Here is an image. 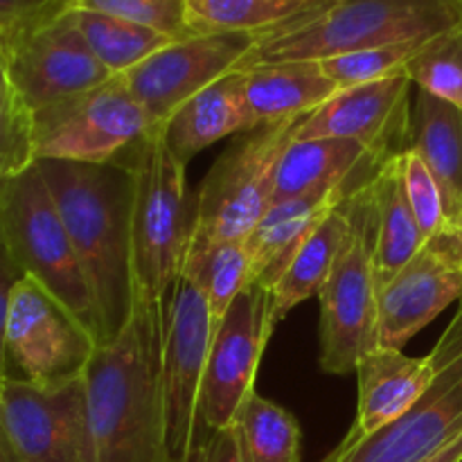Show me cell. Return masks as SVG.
<instances>
[{
	"label": "cell",
	"mask_w": 462,
	"mask_h": 462,
	"mask_svg": "<svg viewBox=\"0 0 462 462\" xmlns=\"http://www.w3.org/2000/svg\"><path fill=\"white\" fill-rule=\"evenodd\" d=\"M165 305L135 296L126 328L86 365L95 462H171L161 391Z\"/></svg>",
	"instance_id": "6da1fadb"
},
{
	"label": "cell",
	"mask_w": 462,
	"mask_h": 462,
	"mask_svg": "<svg viewBox=\"0 0 462 462\" xmlns=\"http://www.w3.org/2000/svg\"><path fill=\"white\" fill-rule=\"evenodd\" d=\"M97 305L102 346L134 314V171L111 162L36 161Z\"/></svg>",
	"instance_id": "7a4b0ae2"
},
{
	"label": "cell",
	"mask_w": 462,
	"mask_h": 462,
	"mask_svg": "<svg viewBox=\"0 0 462 462\" xmlns=\"http://www.w3.org/2000/svg\"><path fill=\"white\" fill-rule=\"evenodd\" d=\"M462 25L456 0H334L329 7L257 39L239 70L260 63L323 61L377 45L429 41Z\"/></svg>",
	"instance_id": "3957f363"
},
{
	"label": "cell",
	"mask_w": 462,
	"mask_h": 462,
	"mask_svg": "<svg viewBox=\"0 0 462 462\" xmlns=\"http://www.w3.org/2000/svg\"><path fill=\"white\" fill-rule=\"evenodd\" d=\"M122 161L134 171V284L135 296L167 302L183 269L194 224V194L185 165L165 144L161 126L131 144Z\"/></svg>",
	"instance_id": "277c9868"
},
{
	"label": "cell",
	"mask_w": 462,
	"mask_h": 462,
	"mask_svg": "<svg viewBox=\"0 0 462 462\" xmlns=\"http://www.w3.org/2000/svg\"><path fill=\"white\" fill-rule=\"evenodd\" d=\"M0 237L23 275L59 298L102 346L93 291L36 165L0 185Z\"/></svg>",
	"instance_id": "5b68a950"
},
{
	"label": "cell",
	"mask_w": 462,
	"mask_h": 462,
	"mask_svg": "<svg viewBox=\"0 0 462 462\" xmlns=\"http://www.w3.org/2000/svg\"><path fill=\"white\" fill-rule=\"evenodd\" d=\"M373 179L350 194V230L332 275L319 296L320 368L329 374L355 373L356 364L379 346Z\"/></svg>",
	"instance_id": "8992f818"
},
{
	"label": "cell",
	"mask_w": 462,
	"mask_h": 462,
	"mask_svg": "<svg viewBox=\"0 0 462 462\" xmlns=\"http://www.w3.org/2000/svg\"><path fill=\"white\" fill-rule=\"evenodd\" d=\"M300 120L246 131L230 144L194 194L188 246L246 239L271 208L275 171Z\"/></svg>",
	"instance_id": "52a82bcc"
},
{
	"label": "cell",
	"mask_w": 462,
	"mask_h": 462,
	"mask_svg": "<svg viewBox=\"0 0 462 462\" xmlns=\"http://www.w3.org/2000/svg\"><path fill=\"white\" fill-rule=\"evenodd\" d=\"M215 319L206 296L188 275H179L165 305L161 391L171 462H197L208 442L201 422L203 379Z\"/></svg>",
	"instance_id": "ba28073f"
},
{
	"label": "cell",
	"mask_w": 462,
	"mask_h": 462,
	"mask_svg": "<svg viewBox=\"0 0 462 462\" xmlns=\"http://www.w3.org/2000/svg\"><path fill=\"white\" fill-rule=\"evenodd\" d=\"M97 338L36 280L23 275L14 289L5 329L7 379L57 386L84 377Z\"/></svg>",
	"instance_id": "9c48e42d"
},
{
	"label": "cell",
	"mask_w": 462,
	"mask_h": 462,
	"mask_svg": "<svg viewBox=\"0 0 462 462\" xmlns=\"http://www.w3.org/2000/svg\"><path fill=\"white\" fill-rule=\"evenodd\" d=\"M436 374L402 418L365 438H343L337 462H422L462 433V305L431 350Z\"/></svg>",
	"instance_id": "30bf717a"
},
{
	"label": "cell",
	"mask_w": 462,
	"mask_h": 462,
	"mask_svg": "<svg viewBox=\"0 0 462 462\" xmlns=\"http://www.w3.org/2000/svg\"><path fill=\"white\" fill-rule=\"evenodd\" d=\"M153 125L122 77L34 113L36 161L111 162Z\"/></svg>",
	"instance_id": "8fae6325"
},
{
	"label": "cell",
	"mask_w": 462,
	"mask_h": 462,
	"mask_svg": "<svg viewBox=\"0 0 462 462\" xmlns=\"http://www.w3.org/2000/svg\"><path fill=\"white\" fill-rule=\"evenodd\" d=\"M0 424L21 462H95L84 377L57 386L5 379Z\"/></svg>",
	"instance_id": "7c38bea8"
},
{
	"label": "cell",
	"mask_w": 462,
	"mask_h": 462,
	"mask_svg": "<svg viewBox=\"0 0 462 462\" xmlns=\"http://www.w3.org/2000/svg\"><path fill=\"white\" fill-rule=\"evenodd\" d=\"M271 334L269 291L257 282L248 284L212 332L201 397V422L208 436L228 431L255 391V374Z\"/></svg>",
	"instance_id": "4fadbf2b"
},
{
	"label": "cell",
	"mask_w": 462,
	"mask_h": 462,
	"mask_svg": "<svg viewBox=\"0 0 462 462\" xmlns=\"http://www.w3.org/2000/svg\"><path fill=\"white\" fill-rule=\"evenodd\" d=\"M9 81L32 113L97 88L111 72L86 45L72 12L0 45Z\"/></svg>",
	"instance_id": "5bb4252c"
},
{
	"label": "cell",
	"mask_w": 462,
	"mask_h": 462,
	"mask_svg": "<svg viewBox=\"0 0 462 462\" xmlns=\"http://www.w3.org/2000/svg\"><path fill=\"white\" fill-rule=\"evenodd\" d=\"M255 43L253 34H189L120 77L152 125L161 126L180 104L239 70Z\"/></svg>",
	"instance_id": "9a60e30c"
},
{
	"label": "cell",
	"mask_w": 462,
	"mask_h": 462,
	"mask_svg": "<svg viewBox=\"0 0 462 462\" xmlns=\"http://www.w3.org/2000/svg\"><path fill=\"white\" fill-rule=\"evenodd\" d=\"M456 300H462V233L447 228L379 289V347L402 350Z\"/></svg>",
	"instance_id": "2e32d148"
},
{
	"label": "cell",
	"mask_w": 462,
	"mask_h": 462,
	"mask_svg": "<svg viewBox=\"0 0 462 462\" xmlns=\"http://www.w3.org/2000/svg\"><path fill=\"white\" fill-rule=\"evenodd\" d=\"M411 84L406 72L341 88L323 106L302 117L293 140H350L368 149L379 162L409 149Z\"/></svg>",
	"instance_id": "e0dca14e"
},
{
	"label": "cell",
	"mask_w": 462,
	"mask_h": 462,
	"mask_svg": "<svg viewBox=\"0 0 462 462\" xmlns=\"http://www.w3.org/2000/svg\"><path fill=\"white\" fill-rule=\"evenodd\" d=\"M379 170H368L343 183L323 185L311 192L298 194L282 203H273L264 212L255 228L251 230L246 244L251 278L269 291L287 266L289 257L305 242L307 235L355 189L368 183Z\"/></svg>",
	"instance_id": "ac0fdd59"
},
{
	"label": "cell",
	"mask_w": 462,
	"mask_h": 462,
	"mask_svg": "<svg viewBox=\"0 0 462 462\" xmlns=\"http://www.w3.org/2000/svg\"><path fill=\"white\" fill-rule=\"evenodd\" d=\"M356 418L350 438L382 431L406 413L424 395L436 374L433 355L415 359L402 350L374 347L356 364Z\"/></svg>",
	"instance_id": "d6986e66"
},
{
	"label": "cell",
	"mask_w": 462,
	"mask_h": 462,
	"mask_svg": "<svg viewBox=\"0 0 462 462\" xmlns=\"http://www.w3.org/2000/svg\"><path fill=\"white\" fill-rule=\"evenodd\" d=\"M242 93L251 131L302 120L338 93L319 61H278L242 70Z\"/></svg>",
	"instance_id": "ffe728a7"
},
{
	"label": "cell",
	"mask_w": 462,
	"mask_h": 462,
	"mask_svg": "<svg viewBox=\"0 0 462 462\" xmlns=\"http://www.w3.org/2000/svg\"><path fill=\"white\" fill-rule=\"evenodd\" d=\"M161 129L170 152L185 167L197 153L219 140L251 131L242 93V70L230 72L180 104Z\"/></svg>",
	"instance_id": "44dd1931"
},
{
	"label": "cell",
	"mask_w": 462,
	"mask_h": 462,
	"mask_svg": "<svg viewBox=\"0 0 462 462\" xmlns=\"http://www.w3.org/2000/svg\"><path fill=\"white\" fill-rule=\"evenodd\" d=\"M409 149L436 176L447 217L458 228L462 212V111L454 104L418 90L411 111Z\"/></svg>",
	"instance_id": "7402d4cb"
},
{
	"label": "cell",
	"mask_w": 462,
	"mask_h": 462,
	"mask_svg": "<svg viewBox=\"0 0 462 462\" xmlns=\"http://www.w3.org/2000/svg\"><path fill=\"white\" fill-rule=\"evenodd\" d=\"M347 230H350V194L307 235L305 242L293 251L280 278L269 289L273 329L300 302L320 296L337 264Z\"/></svg>",
	"instance_id": "603a6c76"
},
{
	"label": "cell",
	"mask_w": 462,
	"mask_h": 462,
	"mask_svg": "<svg viewBox=\"0 0 462 462\" xmlns=\"http://www.w3.org/2000/svg\"><path fill=\"white\" fill-rule=\"evenodd\" d=\"M382 165L383 162H379L368 149L350 140H291L275 171L271 206L323 185L343 183L361 171L379 170Z\"/></svg>",
	"instance_id": "cb8c5ba5"
},
{
	"label": "cell",
	"mask_w": 462,
	"mask_h": 462,
	"mask_svg": "<svg viewBox=\"0 0 462 462\" xmlns=\"http://www.w3.org/2000/svg\"><path fill=\"white\" fill-rule=\"evenodd\" d=\"M400 156H393L391 161L383 162L373 179L374 215H377L374 269H377L379 289L395 278L427 242L406 199Z\"/></svg>",
	"instance_id": "d4e9b609"
},
{
	"label": "cell",
	"mask_w": 462,
	"mask_h": 462,
	"mask_svg": "<svg viewBox=\"0 0 462 462\" xmlns=\"http://www.w3.org/2000/svg\"><path fill=\"white\" fill-rule=\"evenodd\" d=\"M334 0H185L189 34H253L257 39L329 7Z\"/></svg>",
	"instance_id": "484cf974"
},
{
	"label": "cell",
	"mask_w": 462,
	"mask_h": 462,
	"mask_svg": "<svg viewBox=\"0 0 462 462\" xmlns=\"http://www.w3.org/2000/svg\"><path fill=\"white\" fill-rule=\"evenodd\" d=\"M239 462H300V427L275 402L253 391L233 427Z\"/></svg>",
	"instance_id": "4316f807"
},
{
	"label": "cell",
	"mask_w": 462,
	"mask_h": 462,
	"mask_svg": "<svg viewBox=\"0 0 462 462\" xmlns=\"http://www.w3.org/2000/svg\"><path fill=\"white\" fill-rule=\"evenodd\" d=\"M72 16H75L77 27H79L90 52L113 77L126 75L144 59L176 41L152 27L108 16V14L72 9Z\"/></svg>",
	"instance_id": "83f0119b"
},
{
	"label": "cell",
	"mask_w": 462,
	"mask_h": 462,
	"mask_svg": "<svg viewBox=\"0 0 462 462\" xmlns=\"http://www.w3.org/2000/svg\"><path fill=\"white\" fill-rule=\"evenodd\" d=\"M180 275H188L199 284L217 325L235 298L253 284L246 244L244 239H224L203 246H188Z\"/></svg>",
	"instance_id": "f1b7e54d"
},
{
	"label": "cell",
	"mask_w": 462,
	"mask_h": 462,
	"mask_svg": "<svg viewBox=\"0 0 462 462\" xmlns=\"http://www.w3.org/2000/svg\"><path fill=\"white\" fill-rule=\"evenodd\" d=\"M404 72L415 88L445 99L462 111V25L420 45Z\"/></svg>",
	"instance_id": "f546056e"
},
{
	"label": "cell",
	"mask_w": 462,
	"mask_h": 462,
	"mask_svg": "<svg viewBox=\"0 0 462 462\" xmlns=\"http://www.w3.org/2000/svg\"><path fill=\"white\" fill-rule=\"evenodd\" d=\"M34 162V113L9 81L0 54V185L27 171Z\"/></svg>",
	"instance_id": "4dcf8cb0"
},
{
	"label": "cell",
	"mask_w": 462,
	"mask_h": 462,
	"mask_svg": "<svg viewBox=\"0 0 462 462\" xmlns=\"http://www.w3.org/2000/svg\"><path fill=\"white\" fill-rule=\"evenodd\" d=\"M422 43H427V41L377 45V48L337 54V57L323 59L319 63L338 90L352 88V86L370 84V81L386 79V77L397 75V72H404L409 59L418 52Z\"/></svg>",
	"instance_id": "1f68e13d"
},
{
	"label": "cell",
	"mask_w": 462,
	"mask_h": 462,
	"mask_svg": "<svg viewBox=\"0 0 462 462\" xmlns=\"http://www.w3.org/2000/svg\"><path fill=\"white\" fill-rule=\"evenodd\" d=\"M402 162V180H404V192L409 199V206L413 210L415 221L422 230L424 239H431L436 235L445 233L447 228H454L447 217L445 197L438 185L436 176L431 174L422 158L415 152L406 149L400 156Z\"/></svg>",
	"instance_id": "d6a6232c"
},
{
	"label": "cell",
	"mask_w": 462,
	"mask_h": 462,
	"mask_svg": "<svg viewBox=\"0 0 462 462\" xmlns=\"http://www.w3.org/2000/svg\"><path fill=\"white\" fill-rule=\"evenodd\" d=\"M77 9L125 18L162 32L171 39L189 36L185 23V0H79Z\"/></svg>",
	"instance_id": "836d02e7"
},
{
	"label": "cell",
	"mask_w": 462,
	"mask_h": 462,
	"mask_svg": "<svg viewBox=\"0 0 462 462\" xmlns=\"http://www.w3.org/2000/svg\"><path fill=\"white\" fill-rule=\"evenodd\" d=\"M79 0H0V45L77 9Z\"/></svg>",
	"instance_id": "e575fe53"
},
{
	"label": "cell",
	"mask_w": 462,
	"mask_h": 462,
	"mask_svg": "<svg viewBox=\"0 0 462 462\" xmlns=\"http://www.w3.org/2000/svg\"><path fill=\"white\" fill-rule=\"evenodd\" d=\"M21 278L23 271L18 269L12 253L7 251L3 237H0V383L7 379V374H5V329H7L9 305H12L14 289Z\"/></svg>",
	"instance_id": "d590c367"
},
{
	"label": "cell",
	"mask_w": 462,
	"mask_h": 462,
	"mask_svg": "<svg viewBox=\"0 0 462 462\" xmlns=\"http://www.w3.org/2000/svg\"><path fill=\"white\" fill-rule=\"evenodd\" d=\"M197 462H239L233 433H212L206 445L201 447V451H199Z\"/></svg>",
	"instance_id": "8d00e7d4"
},
{
	"label": "cell",
	"mask_w": 462,
	"mask_h": 462,
	"mask_svg": "<svg viewBox=\"0 0 462 462\" xmlns=\"http://www.w3.org/2000/svg\"><path fill=\"white\" fill-rule=\"evenodd\" d=\"M422 462H462V433L460 436H456L449 445L438 449L436 454H431Z\"/></svg>",
	"instance_id": "74e56055"
},
{
	"label": "cell",
	"mask_w": 462,
	"mask_h": 462,
	"mask_svg": "<svg viewBox=\"0 0 462 462\" xmlns=\"http://www.w3.org/2000/svg\"><path fill=\"white\" fill-rule=\"evenodd\" d=\"M0 462H21L18 460L16 451H14L12 442H9L7 433H5L3 424H0Z\"/></svg>",
	"instance_id": "f35d334b"
},
{
	"label": "cell",
	"mask_w": 462,
	"mask_h": 462,
	"mask_svg": "<svg viewBox=\"0 0 462 462\" xmlns=\"http://www.w3.org/2000/svg\"><path fill=\"white\" fill-rule=\"evenodd\" d=\"M320 462H337V451H332V454H328Z\"/></svg>",
	"instance_id": "ab89813d"
},
{
	"label": "cell",
	"mask_w": 462,
	"mask_h": 462,
	"mask_svg": "<svg viewBox=\"0 0 462 462\" xmlns=\"http://www.w3.org/2000/svg\"><path fill=\"white\" fill-rule=\"evenodd\" d=\"M458 228H460V233H462V212H460V221H458Z\"/></svg>",
	"instance_id": "60d3db41"
},
{
	"label": "cell",
	"mask_w": 462,
	"mask_h": 462,
	"mask_svg": "<svg viewBox=\"0 0 462 462\" xmlns=\"http://www.w3.org/2000/svg\"><path fill=\"white\" fill-rule=\"evenodd\" d=\"M456 3H458V5H460V7H462V0H456Z\"/></svg>",
	"instance_id": "b9f144b4"
}]
</instances>
